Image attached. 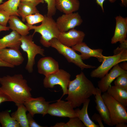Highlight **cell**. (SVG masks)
Instances as JSON below:
<instances>
[{"mask_svg":"<svg viewBox=\"0 0 127 127\" xmlns=\"http://www.w3.org/2000/svg\"><path fill=\"white\" fill-rule=\"evenodd\" d=\"M37 67L38 73L45 76L54 73L59 69L58 62L49 56L40 58L38 62Z\"/></svg>","mask_w":127,"mask_h":127,"instance_id":"15","label":"cell"},{"mask_svg":"<svg viewBox=\"0 0 127 127\" xmlns=\"http://www.w3.org/2000/svg\"><path fill=\"white\" fill-rule=\"evenodd\" d=\"M107 92L114 99L127 108V90L110 85Z\"/></svg>","mask_w":127,"mask_h":127,"instance_id":"23","label":"cell"},{"mask_svg":"<svg viewBox=\"0 0 127 127\" xmlns=\"http://www.w3.org/2000/svg\"><path fill=\"white\" fill-rule=\"evenodd\" d=\"M126 61L123 62V63L120 64L119 65L122 69L125 71H127V63Z\"/></svg>","mask_w":127,"mask_h":127,"instance_id":"40","label":"cell"},{"mask_svg":"<svg viewBox=\"0 0 127 127\" xmlns=\"http://www.w3.org/2000/svg\"><path fill=\"white\" fill-rule=\"evenodd\" d=\"M10 16V14L6 12L0 10V25L7 27Z\"/></svg>","mask_w":127,"mask_h":127,"instance_id":"32","label":"cell"},{"mask_svg":"<svg viewBox=\"0 0 127 127\" xmlns=\"http://www.w3.org/2000/svg\"><path fill=\"white\" fill-rule=\"evenodd\" d=\"M64 127H86L79 118L76 117L70 118L67 123H64Z\"/></svg>","mask_w":127,"mask_h":127,"instance_id":"30","label":"cell"},{"mask_svg":"<svg viewBox=\"0 0 127 127\" xmlns=\"http://www.w3.org/2000/svg\"><path fill=\"white\" fill-rule=\"evenodd\" d=\"M50 46L56 50L63 55L70 63H72L80 68L82 70L84 68H94L96 67L86 64L82 59L80 55L76 53L72 48L65 46L61 43L56 38H53L49 42Z\"/></svg>","mask_w":127,"mask_h":127,"instance_id":"6","label":"cell"},{"mask_svg":"<svg viewBox=\"0 0 127 127\" xmlns=\"http://www.w3.org/2000/svg\"><path fill=\"white\" fill-rule=\"evenodd\" d=\"M97 4L101 7V9L103 12H104V9L103 7V3L106 0H95ZM111 3H114L117 0H108Z\"/></svg>","mask_w":127,"mask_h":127,"instance_id":"38","label":"cell"},{"mask_svg":"<svg viewBox=\"0 0 127 127\" xmlns=\"http://www.w3.org/2000/svg\"><path fill=\"white\" fill-rule=\"evenodd\" d=\"M17 109L12 113L11 116L19 123L20 127H29L27 118L26 108L23 104L17 106Z\"/></svg>","mask_w":127,"mask_h":127,"instance_id":"24","label":"cell"},{"mask_svg":"<svg viewBox=\"0 0 127 127\" xmlns=\"http://www.w3.org/2000/svg\"><path fill=\"white\" fill-rule=\"evenodd\" d=\"M15 15H10L8 21L9 28L12 30L15 31L21 36L28 35L29 33V27Z\"/></svg>","mask_w":127,"mask_h":127,"instance_id":"21","label":"cell"},{"mask_svg":"<svg viewBox=\"0 0 127 127\" xmlns=\"http://www.w3.org/2000/svg\"><path fill=\"white\" fill-rule=\"evenodd\" d=\"M88 99L83 103L82 108H78L75 110L78 117L87 127H99V125L95 124L90 118L87 112V108L90 101Z\"/></svg>","mask_w":127,"mask_h":127,"instance_id":"22","label":"cell"},{"mask_svg":"<svg viewBox=\"0 0 127 127\" xmlns=\"http://www.w3.org/2000/svg\"><path fill=\"white\" fill-rule=\"evenodd\" d=\"M126 123L124 122H120L116 125L115 127H127Z\"/></svg>","mask_w":127,"mask_h":127,"instance_id":"41","label":"cell"},{"mask_svg":"<svg viewBox=\"0 0 127 127\" xmlns=\"http://www.w3.org/2000/svg\"><path fill=\"white\" fill-rule=\"evenodd\" d=\"M107 108L112 125L120 122L127 123V108L114 99L107 91L101 95Z\"/></svg>","mask_w":127,"mask_h":127,"instance_id":"4","label":"cell"},{"mask_svg":"<svg viewBox=\"0 0 127 127\" xmlns=\"http://www.w3.org/2000/svg\"><path fill=\"white\" fill-rule=\"evenodd\" d=\"M36 6L30 3L20 2L18 8V13L20 16L21 17L23 22L25 21L26 17L27 16L39 12Z\"/></svg>","mask_w":127,"mask_h":127,"instance_id":"25","label":"cell"},{"mask_svg":"<svg viewBox=\"0 0 127 127\" xmlns=\"http://www.w3.org/2000/svg\"><path fill=\"white\" fill-rule=\"evenodd\" d=\"M0 87L17 106L32 97V89L21 74L0 77Z\"/></svg>","mask_w":127,"mask_h":127,"instance_id":"2","label":"cell"},{"mask_svg":"<svg viewBox=\"0 0 127 127\" xmlns=\"http://www.w3.org/2000/svg\"><path fill=\"white\" fill-rule=\"evenodd\" d=\"M71 75L66 71L59 69L56 72L45 76L43 83L46 88H53L55 85H60L63 94L60 99L67 94L68 87L70 80Z\"/></svg>","mask_w":127,"mask_h":127,"instance_id":"7","label":"cell"},{"mask_svg":"<svg viewBox=\"0 0 127 127\" xmlns=\"http://www.w3.org/2000/svg\"><path fill=\"white\" fill-rule=\"evenodd\" d=\"M115 86L127 90V72L119 75L114 81Z\"/></svg>","mask_w":127,"mask_h":127,"instance_id":"28","label":"cell"},{"mask_svg":"<svg viewBox=\"0 0 127 127\" xmlns=\"http://www.w3.org/2000/svg\"><path fill=\"white\" fill-rule=\"evenodd\" d=\"M127 60V50L117 55L105 56V59L102 64L91 72L90 76L92 78H101L108 73L112 67L119 63Z\"/></svg>","mask_w":127,"mask_h":127,"instance_id":"8","label":"cell"},{"mask_svg":"<svg viewBox=\"0 0 127 127\" xmlns=\"http://www.w3.org/2000/svg\"><path fill=\"white\" fill-rule=\"evenodd\" d=\"M96 88L92 82L86 77L83 72L76 76L70 81L68 87V96L66 100L73 108L81 105L90 96L95 95Z\"/></svg>","mask_w":127,"mask_h":127,"instance_id":"1","label":"cell"},{"mask_svg":"<svg viewBox=\"0 0 127 127\" xmlns=\"http://www.w3.org/2000/svg\"><path fill=\"white\" fill-rule=\"evenodd\" d=\"M9 29V27H5L0 25V32L2 31L8 30Z\"/></svg>","mask_w":127,"mask_h":127,"instance_id":"42","label":"cell"},{"mask_svg":"<svg viewBox=\"0 0 127 127\" xmlns=\"http://www.w3.org/2000/svg\"><path fill=\"white\" fill-rule=\"evenodd\" d=\"M20 0H8L0 5V10H3L10 15L20 16L18 13V9Z\"/></svg>","mask_w":127,"mask_h":127,"instance_id":"26","label":"cell"},{"mask_svg":"<svg viewBox=\"0 0 127 127\" xmlns=\"http://www.w3.org/2000/svg\"><path fill=\"white\" fill-rule=\"evenodd\" d=\"M6 102H12L8 96L0 87V104Z\"/></svg>","mask_w":127,"mask_h":127,"instance_id":"35","label":"cell"},{"mask_svg":"<svg viewBox=\"0 0 127 127\" xmlns=\"http://www.w3.org/2000/svg\"><path fill=\"white\" fill-rule=\"evenodd\" d=\"M96 93L95 95L96 108L102 117L105 124L110 126H113L110 119L108 110L101 97V90L96 87Z\"/></svg>","mask_w":127,"mask_h":127,"instance_id":"18","label":"cell"},{"mask_svg":"<svg viewBox=\"0 0 127 127\" xmlns=\"http://www.w3.org/2000/svg\"><path fill=\"white\" fill-rule=\"evenodd\" d=\"M50 103L46 101L43 97L35 98L32 97L25 100L23 104L33 117L36 114H42L44 116L47 114Z\"/></svg>","mask_w":127,"mask_h":127,"instance_id":"11","label":"cell"},{"mask_svg":"<svg viewBox=\"0 0 127 127\" xmlns=\"http://www.w3.org/2000/svg\"><path fill=\"white\" fill-rule=\"evenodd\" d=\"M72 48L75 51H78L81 53L80 55L82 60L88 59L91 57H94L96 58L100 62H102L105 59V56L102 54V49H91L85 42H83L72 47Z\"/></svg>","mask_w":127,"mask_h":127,"instance_id":"14","label":"cell"},{"mask_svg":"<svg viewBox=\"0 0 127 127\" xmlns=\"http://www.w3.org/2000/svg\"><path fill=\"white\" fill-rule=\"evenodd\" d=\"M0 123L2 127H20L18 123L10 116L8 111L0 112Z\"/></svg>","mask_w":127,"mask_h":127,"instance_id":"27","label":"cell"},{"mask_svg":"<svg viewBox=\"0 0 127 127\" xmlns=\"http://www.w3.org/2000/svg\"><path fill=\"white\" fill-rule=\"evenodd\" d=\"M47 113L53 116L69 118L77 115L70 103L61 99L56 102L49 104Z\"/></svg>","mask_w":127,"mask_h":127,"instance_id":"9","label":"cell"},{"mask_svg":"<svg viewBox=\"0 0 127 127\" xmlns=\"http://www.w3.org/2000/svg\"><path fill=\"white\" fill-rule=\"evenodd\" d=\"M0 67H6L13 68L14 66L4 61L0 58Z\"/></svg>","mask_w":127,"mask_h":127,"instance_id":"39","label":"cell"},{"mask_svg":"<svg viewBox=\"0 0 127 127\" xmlns=\"http://www.w3.org/2000/svg\"><path fill=\"white\" fill-rule=\"evenodd\" d=\"M56 22L60 32H64L80 25L83 21L78 12H73L60 16Z\"/></svg>","mask_w":127,"mask_h":127,"instance_id":"10","label":"cell"},{"mask_svg":"<svg viewBox=\"0 0 127 127\" xmlns=\"http://www.w3.org/2000/svg\"><path fill=\"white\" fill-rule=\"evenodd\" d=\"M91 118L93 120H94L98 123L99 127H104L102 122L103 121L102 118L99 114L95 113L92 116Z\"/></svg>","mask_w":127,"mask_h":127,"instance_id":"36","label":"cell"},{"mask_svg":"<svg viewBox=\"0 0 127 127\" xmlns=\"http://www.w3.org/2000/svg\"><path fill=\"white\" fill-rule=\"evenodd\" d=\"M33 37L32 35L21 36L20 39V47L27 54L28 61L25 69L30 73L33 71L36 55L39 54L43 56H45L44 49L34 43L33 41Z\"/></svg>","mask_w":127,"mask_h":127,"instance_id":"5","label":"cell"},{"mask_svg":"<svg viewBox=\"0 0 127 127\" xmlns=\"http://www.w3.org/2000/svg\"><path fill=\"white\" fill-rule=\"evenodd\" d=\"M116 24L113 36L111 43L115 44L126 39L127 33V18L121 16L115 18Z\"/></svg>","mask_w":127,"mask_h":127,"instance_id":"17","label":"cell"},{"mask_svg":"<svg viewBox=\"0 0 127 127\" xmlns=\"http://www.w3.org/2000/svg\"><path fill=\"white\" fill-rule=\"evenodd\" d=\"M79 6L78 0H55L56 9L64 14L76 12L79 9Z\"/></svg>","mask_w":127,"mask_h":127,"instance_id":"20","label":"cell"},{"mask_svg":"<svg viewBox=\"0 0 127 127\" xmlns=\"http://www.w3.org/2000/svg\"><path fill=\"white\" fill-rule=\"evenodd\" d=\"M44 19V16L39 12H37L34 14L27 16L26 17L27 24L30 25L36 24L42 22Z\"/></svg>","mask_w":127,"mask_h":127,"instance_id":"29","label":"cell"},{"mask_svg":"<svg viewBox=\"0 0 127 127\" xmlns=\"http://www.w3.org/2000/svg\"><path fill=\"white\" fill-rule=\"evenodd\" d=\"M20 2H26L30 3L36 6L40 3H43L44 2V0H20Z\"/></svg>","mask_w":127,"mask_h":127,"instance_id":"37","label":"cell"},{"mask_svg":"<svg viewBox=\"0 0 127 127\" xmlns=\"http://www.w3.org/2000/svg\"><path fill=\"white\" fill-rule=\"evenodd\" d=\"M21 36L15 31L0 39V49L9 47L19 50L21 44Z\"/></svg>","mask_w":127,"mask_h":127,"instance_id":"19","label":"cell"},{"mask_svg":"<svg viewBox=\"0 0 127 127\" xmlns=\"http://www.w3.org/2000/svg\"><path fill=\"white\" fill-rule=\"evenodd\" d=\"M33 117L29 113L27 114L28 123L29 127H43L38 124L34 119Z\"/></svg>","mask_w":127,"mask_h":127,"instance_id":"34","label":"cell"},{"mask_svg":"<svg viewBox=\"0 0 127 127\" xmlns=\"http://www.w3.org/2000/svg\"><path fill=\"white\" fill-rule=\"evenodd\" d=\"M0 58L4 61L15 67L20 65L24 60L19 50L10 48L0 49Z\"/></svg>","mask_w":127,"mask_h":127,"instance_id":"13","label":"cell"},{"mask_svg":"<svg viewBox=\"0 0 127 127\" xmlns=\"http://www.w3.org/2000/svg\"><path fill=\"white\" fill-rule=\"evenodd\" d=\"M47 4L48 11L47 15L52 16L56 12V8L55 7V0H44Z\"/></svg>","mask_w":127,"mask_h":127,"instance_id":"31","label":"cell"},{"mask_svg":"<svg viewBox=\"0 0 127 127\" xmlns=\"http://www.w3.org/2000/svg\"><path fill=\"white\" fill-rule=\"evenodd\" d=\"M121 1L122 4L125 7L127 6V0H120Z\"/></svg>","mask_w":127,"mask_h":127,"instance_id":"43","label":"cell"},{"mask_svg":"<svg viewBox=\"0 0 127 127\" xmlns=\"http://www.w3.org/2000/svg\"><path fill=\"white\" fill-rule=\"evenodd\" d=\"M127 72V71L122 69L118 64L115 65L109 73L106 74L98 82V88L101 90L102 92H106L111 83L118 76Z\"/></svg>","mask_w":127,"mask_h":127,"instance_id":"16","label":"cell"},{"mask_svg":"<svg viewBox=\"0 0 127 127\" xmlns=\"http://www.w3.org/2000/svg\"><path fill=\"white\" fill-rule=\"evenodd\" d=\"M29 27V30L33 29V36L36 32L41 35L40 42L44 47L48 48L50 46V41L53 38L57 39L60 32L56 21L52 16L45 15L41 24L38 26H35L26 23Z\"/></svg>","mask_w":127,"mask_h":127,"instance_id":"3","label":"cell"},{"mask_svg":"<svg viewBox=\"0 0 127 127\" xmlns=\"http://www.w3.org/2000/svg\"><path fill=\"white\" fill-rule=\"evenodd\" d=\"M119 42L120 44L119 46L118 47L114 50V55L118 54L123 51L127 50V39Z\"/></svg>","mask_w":127,"mask_h":127,"instance_id":"33","label":"cell"},{"mask_svg":"<svg viewBox=\"0 0 127 127\" xmlns=\"http://www.w3.org/2000/svg\"><path fill=\"white\" fill-rule=\"evenodd\" d=\"M85 34L83 31L74 28L64 32H60L57 39L62 44L72 47L83 42Z\"/></svg>","mask_w":127,"mask_h":127,"instance_id":"12","label":"cell"},{"mask_svg":"<svg viewBox=\"0 0 127 127\" xmlns=\"http://www.w3.org/2000/svg\"><path fill=\"white\" fill-rule=\"evenodd\" d=\"M3 0H0V4L2 2V1Z\"/></svg>","mask_w":127,"mask_h":127,"instance_id":"44","label":"cell"}]
</instances>
